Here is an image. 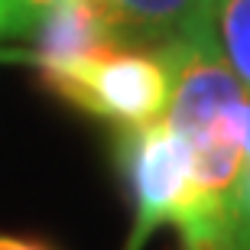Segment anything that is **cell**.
Listing matches in <instances>:
<instances>
[{"instance_id":"6da1fadb","label":"cell","mask_w":250,"mask_h":250,"mask_svg":"<svg viewBox=\"0 0 250 250\" xmlns=\"http://www.w3.org/2000/svg\"><path fill=\"white\" fill-rule=\"evenodd\" d=\"M169 72L163 121L188 156V198L179 218V250H250V179L241 146V111L250 101L218 39L156 52Z\"/></svg>"},{"instance_id":"7a4b0ae2","label":"cell","mask_w":250,"mask_h":250,"mask_svg":"<svg viewBox=\"0 0 250 250\" xmlns=\"http://www.w3.org/2000/svg\"><path fill=\"white\" fill-rule=\"evenodd\" d=\"M39 72L59 98L121 130L159 121L169 101L166 62L149 49L104 46Z\"/></svg>"},{"instance_id":"3957f363","label":"cell","mask_w":250,"mask_h":250,"mask_svg":"<svg viewBox=\"0 0 250 250\" xmlns=\"http://www.w3.org/2000/svg\"><path fill=\"white\" fill-rule=\"evenodd\" d=\"M121 169L133 195V231L127 250H143L156 228H176L192 198L186 146L163 117L146 127L121 130Z\"/></svg>"},{"instance_id":"277c9868","label":"cell","mask_w":250,"mask_h":250,"mask_svg":"<svg viewBox=\"0 0 250 250\" xmlns=\"http://www.w3.org/2000/svg\"><path fill=\"white\" fill-rule=\"evenodd\" d=\"M121 46L163 52L214 42V0H98Z\"/></svg>"},{"instance_id":"5b68a950","label":"cell","mask_w":250,"mask_h":250,"mask_svg":"<svg viewBox=\"0 0 250 250\" xmlns=\"http://www.w3.org/2000/svg\"><path fill=\"white\" fill-rule=\"evenodd\" d=\"M214 36L224 62L250 94V0H214Z\"/></svg>"},{"instance_id":"8992f818","label":"cell","mask_w":250,"mask_h":250,"mask_svg":"<svg viewBox=\"0 0 250 250\" xmlns=\"http://www.w3.org/2000/svg\"><path fill=\"white\" fill-rule=\"evenodd\" d=\"M62 3H68V0H0V42L29 36L42 23V17H49Z\"/></svg>"},{"instance_id":"52a82bcc","label":"cell","mask_w":250,"mask_h":250,"mask_svg":"<svg viewBox=\"0 0 250 250\" xmlns=\"http://www.w3.org/2000/svg\"><path fill=\"white\" fill-rule=\"evenodd\" d=\"M0 250H52L42 241H29V237H13V234H0Z\"/></svg>"},{"instance_id":"ba28073f","label":"cell","mask_w":250,"mask_h":250,"mask_svg":"<svg viewBox=\"0 0 250 250\" xmlns=\"http://www.w3.org/2000/svg\"><path fill=\"white\" fill-rule=\"evenodd\" d=\"M0 59H23L20 52H0Z\"/></svg>"},{"instance_id":"9c48e42d","label":"cell","mask_w":250,"mask_h":250,"mask_svg":"<svg viewBox=\"0 0 250 250\" xmlns=\"http://www.w3.org/2000/svg\"><path fill=\"white\" fill-rule=\"evenodd\" d=\"M247 179H250V166H247Z\"/></svg>"}]
</instances>
